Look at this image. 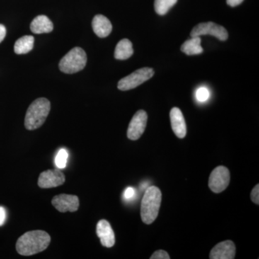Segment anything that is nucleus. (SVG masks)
<instances>
[{
	"instance_id": "nucleus-11",
	"label": "nucleus",
	"mask_w": 259,
	"mask_h": 259,
	"mask_svg": "<svg viewBox=\"0 0 259 259\" xmlns=\"http://www.w3.org/2000/svg\"><path fill=\"white\" fill-rule=\"evenodd\" d=\"M97 235L103 246L111 248L115 245V233L108 221L105 220L99 221L97 225Z\"/></svg>"
},
{
	"instance_id": "nucleus-27",
	"label": "nucleus",
	"mask_w": 259,
	"mask_h": 259,
	"mask_svg": "<svg viewBox=\"0 0 259 259\" xmlns=\"http://www.w3.org/2000/svg\"><path fill=\"white\" fill-rule=\"evenodd\" d=\"M243 0H227V4L231 7H236L241 5Z\"/></svg>"
},
{
	"instance_id": "nucleus-9",
	"label": "nucleus",
	"mask_w": 259,
	"mask_h": 259,
	"mask_svg": "<svg viewBox=\"0 0 259 259\" xmlns=\"http://www.w3.org/2000/svg\"><path fill=\"white\" fill-rule=\"evenodd\" d=\"M52 204L59 212H74L79 208V200L77 196L62 194L53 198Z\"/></svg>"
},
{
	"instance_id": "nucleus-15",
	"label": "nucleus",
	"mask_w": 259,
	"mask_h": 259,
	"mask_svg": "<svg viewBox=\"0 0 259 259\" xmlns=\"http://www.w3.org/2000/svg\"><path fill=\"white\" fill-rule=\"evenodd\" d=\"M30 28L35 34L49 33L54 30V24L46 15H38L33 19Z\"/></svg>"
},
{
	"instance_id": "nucleus-12",
	"label": "nucleus",
	"mask_w": 259,
	"mask_h": 259,
	"mask_svg": "<svg viewBox=\"0 0 259 259\" xmlns=\"http://www.w3.org/2000/svg\"><path fill=\"white\" fill-rule=\"evenodd\" d=\"M236 255V245L231 241L221 242L209 253L211 259H233Z\"/></svg>"
},
{
	"instance_id": "nucleus-26",
	"label": "nucleus",
	"mask_w": 259,
	"mask_h": 259,
	"mask_svg": "<svg viewBox=\"0 0 259 259\" xmlns=\"http://www.w3.org/2000/svg\"><path fill=\"white\" fill-rule=\"evenodd\" d=\"M6 28H5L4 25L0 24V44L4 40L5 36H6Z\"/></svg>"
},
{
	"instance_id": "nucleus-7",
	"label": "nucleus",
	"mask_w": 259,
	"mask_h": 259,
	"mask_svg": "<svg viewBox=\"0 0 259 259\" xmlns=\"http://www.w3.org/2000/svg\"><path fill=\"white\" fill-rule=\"evenodd\" d=\"M231 175L226 167L218 166L214 168L209 178V187L214 193H221L229 185Z\"/></svg>"
},
{
	"instance_id": "nucleus-22",
	"label": "nucleus",
	"mask_w": 259,
	"mask_h": 259,
	"mask_svg": "<svg viewBox=\"0 0 259 259\" xmlns=\"http://www.w3.org/2000/svg\"><path fill=\"white\" fill-rule=\"evenodd\" d=\"M151 259H169V255L166 251L163 250H156L153 253V255L150 257Z\"/></svg>"
},
{
	"instance_id": "nucleus-24",
	"label": "nucleus",
	"mask_w": 259,
	"mask_h": 259,
	"mask_svg": "<svg viewBox=\"0 0 259 259\" xmlns=\"http://www.w3.org/2000/svg\"><path fill=\"white\" fill-rule=\"evenodd\" d=\"M250 199L255 204H259V185L255 186L254 188L251 191L250 193Z\"/></svg>"
},
{
	"instance_id": "nucleus-25",
	"label": "nucleus",
	"mask_w": 259,
	"mask_h": 259,
	"mask_svg": "<svg viewBox=\"0 0 259 259\" xmlns=\"http://www.w3.org/2000/svg\"><path fill=\"white\" fill-rule=\"evenodd\" d=\"M7 220V212L5 207L0 206V226H3L5 224Z\"/></svg>"
},
{
	"instance_id": "nucleus-3",
	"label": "nucleus",
	"mask_w": 259,
	"mask_h": 259,
	"mask_svg": "<svg viewBox=\"0 0 259 259\" xmlns=\"http://www.w3.org/2000/svg\"><path fill=\"white\" fill-rule=\"evenodd\" d=\"M51 110V102L46 98H38L32 102L25 117V127L29 131L39 128L47 120Z\"/></svg>"
},
{
	"instance_id": "nucleus-1",
	"label": "nucleus",
	"mask_w": 259,
	"mask_h": 259,
	"mask_svg": "<svg viewBox=\"0 0 259 259\" xmlns=\"http://www.w3.org/2000/svg\"><path fill=\"white\" fill-rule=\"evenodd\" d=\"M51 243V236L44 231H32L24 233L18 238L16 249L20 255H32L47 249Z\"/></svg>"
},
{
	"instance_id": "nucleus-6",
	"label": "nucleus",
	"mask_w": 259,
	"mask_h": 259,
	"mask_svg": "<svg viewBox=\"0 0 259 259\" xmlns=\"http://www.w3.org/2000/svg\"><path fill=\"white\" fill-rule=\"evenodd\" d=\"M190 35L192 37L211 35L217 37L219 40H223H223H226L228 37V33L226 29L224 27L221 26V25L212 23V22L198 24L192 29Z\"/></svg>"
},
{
	"instance_id": "nucleus-4",
	"label": "nucleus",
	"mask_w": 259,
	"mask_h": 259,
	"mask_svg": "<svg viewBox=\"0 0 259 259\" xmlns=\"http://www.w3.org/2000/svg\"><path fill=\"white\" fill-rule=\"evenodd\" d=\"M87 61L86 52L81 48L75 47L61 59L59 69L65 74H74L83 69Z\"/></svg>"
},
{
	"instance_id": "nucleus-21",
	"label": "nucleus",
	"mask_w": 259,
	"mask_h": 259,
	"mask_svg": "<svg viewBox=\"0 0 259 259\" xmlns=\"http://www.w3.org/2000/svg\"><path fill=\"white\" fill-rule=\"evenodd\" d=\"M210 96L209 91L206 88H200L197 90L196 97L199 102H204L207 101Z\"/></svg>"
},
{
	"instance_id": "nucleus-20",
	"label": "nucleus",
	"mask_w": 259,
	"mask_h": 259,
	"mask_svg": "<svg viewBox=\"0 0 259 259\" xmlns=\"http://www.w3.org/2000/svg\"><path fill=\"white\" fill-rule=\"evenodd\" d=\"M68 158H69V153L65 148H61L59 150L55 158L56 166H57V168H59V169L66 168Z\"/></svg>"
},
{
	"instance_id": "nucleus-8",
	"label": "nucleus",
	"mask_w": 259,
	"mask_h": 259,
	"mask_svg": "<svg viewBox=\"0 0 259 259\" xmlns=\"http://www.w3.org/2000/svg\"><path fill=\"white\" fill-rule=\"evenodd\" d=\"M148 115L146 111L139 110L130 122L127 136L130 140L136 141L141 137L147 125Z\"/></svg>"
},
{
	"instance_id": "nucleus-17",
	"label": "nucleus",
	"mask_w": 259,
	"mask_h": 259,
	"mask_svg": "<svg viewBox=\"0 0 259 259\" xmlns=\"http://www.w3.org/2000/svg\"><path fill=\"white\" fill-rule=\"evenodd\" d=\"M182 52L188 56L199 55L203 52L201 47V38L199 37H192L190 40L184 42L181 47Z\"/></svg>"
},
{
	"instance_id": "nucleus-10",
	"label": "nucleus",
	"mask_w": 259,
	"mask_h": 259,
	"mask_svg": "<svg viewBox=\"0 0 259 259\" xmlns=\"http://www.w3.org/2000/svg\"><path fill=\"white\" fill-rule=\"evenodd\" d=\"M65 180L66 179L62 172L59 170L49 169L40 174L37 185L42 189L54 188L62 185Z\"/></svg>"
},
{
	"instance_id": "nucleus-18",
	"label": "nucleus",
	"mask_w": 259,
	"mask_h": 259,
	"mask_svg": "<svg viewBox=\"0 0 259 259\" xmlns=\"http://www.w3.org/2000/svg\"><path fill=\"white\" fill-rule=\"evenodd\" d=\"M34 37L32 35H24L19 38L15 44L14 51L16 54H26L32 50Z\"/></svg>"
},
{
	"instance_id": "nucleus-5",
	"label": "nucleus",
	"mask_w": 259,
	"mask_h": 259,
	"mask_svg": "<svg viewBox=\"0 0 259 259\" xmlns=\"http://www.w3.org/2000/svg\"><path fill=\"white\" fill-rule=\"evenodd\" d=\"M154 71L151 68L145 67L136 70L132 74L119 81L117 88L121 91L133 90L153 77Z\"/></svg>"
},
{
	"instance_id": "nucleus-16",
	"label": "nucleus",
	"mask_w": 259,
	"mask_h": 259,
	"mask_svg": "<svg viewBox=\"0 0 259 259\" xmlns=\"http://www.w3.org/2000/svg\"><path fill=\"white\" fill-rule=\"evenodd\" d=\"M134 54L133 44L128 39H122L116 46L115 58L118 60H126Z\"/></svg>"
},
{
	"instance_id": "nucleus-14",
	"label": "nucleus",
	"mask_w": 259,
	"mask_h": 259,
	"mask_svg": "<svg viewBox=\"0 0 259 259\" xmlns=\"http://www.w3.org/2000/svg\"><path fill=\"white\" fill-rule=\"evenodd\" d=\"M93 28L94 32L97 36L106 37L111 33L112 25L109 19L102 15H97L93 18Z\"/></svg>"
},
{
	"instance_id": "nucleus-2",
	"label": "nucleus",
	"mask_w": 259,
	"mask_h": 259,
	"mask_svg": "<svg viewBox=\"0 0 259 259\" xmlns=\"http://www.w3.org/2000/svg\"><path fill=\"white\" fill-rule=\"evenodd\" d=\"M162 194L157 187L152 186L146 189L141 202V216L143 222L150 225L154 222L159 212Z\"/></svg>"
},
{
	"instance_id": "nucleus-23",
	"label": "nucleus",
	"mask_w": 259,
	"mask_h": 259,
	"mask_svg": "<svg viewBox=\"0 0 259 259\" xmlns=\"http://www.w3.org/2000/svg\"><path fill=\"white\" fill-rule=\"evenodd\" d=\"M136 191L133 187H129L124 191L123 197L126 200H131L136 196Z\"/></svg>"
},
{
	"instance_id": "nucleus-13",
	"label": "nucleus",
	"mask_w": 259,
	"mask_h": 259,
	"mask_svg": "<svg viewBox=\"0 0 259 259\" xmlns=\"http://www.w3.org/2000/svg\"><path fill=\"white\" fill-rule=\"evenodd\" d=\"M172 130L177 137L184 139L187 134V125L183 114L178 107H174L170 112Z\"/></svg>"
},
{
	"instance_id": "nucleus-19",
	"label": "nucleus",
	"mask_w": 259,
	"mask_h": 259,
	"mask_svg": "<svg viewBox=\"0 0 259 259\" xmlns=\"http://www.w3.org/2000/svg\"><path fill=\"white\" fill-rule=\"evenodd\" d=\"M177 1L178 0H155V10L158 15H166L172 7L177 4Z\"/></svg>"
}]
</instances>
